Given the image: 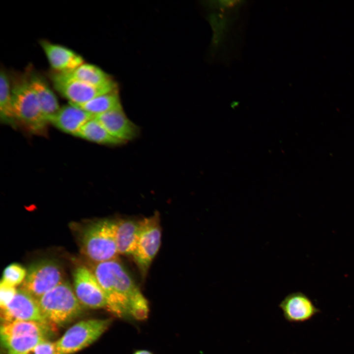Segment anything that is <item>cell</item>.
Wrapping results in <instances>:
<instances>
[{"label": "cell", "instance_id": "1", "mask_svg": "<svg viewBox=\"0 0 354 354\" xmlns=\"http://www.w3.org/2000/svg\"><path fill=\"white\" fill-rule=\"evenodd\" d=\"M90 269L102 288L107 309L118 317L130 315V309L146 300L125 266L118 258L93 263Z\"/></svg>", "mask_w": 354, "mask_h": 354}, {"label": "cell", "instance_id": "2", "mask_svg": "<svg viewBox=\"0 0 354 354\" xmlns=\"http://www.w3.org/2000/svg\"><path fill=\"white\" fill-rule=\"evenodd\" d=\"M116 225L117 220L105 219L93 222L83 229L81 239L82 252L91 262L118 259Z\"/></svg>", "mask_w": 354, "mask_h": 354}, {"label": "cell", "instance_id": "3", "mask_svg": "<svg viewBox=\"0 0 354 354\" xmlns=\"http://www.w3.org/2000/svg\"><path fill=\"white\" fill-rule=\"evenodd\" d=\"M46 320L56 326L69 323L82 312V305L68 282L63 281L37 299Z\"/></svg>", "mask_w": 354, "mask_h": 354}, {"label": "cell", "instance_id": "4", "mask_svg": "<svg viewBox=\"0 0 354 354\" xmlns=\"http://www.w3.org/2000/svg\"><path fill=\"white\" fill-rule=\"evenodd\" d=\"M12 103L16 120L31 132L43 133L48 121L43 116L37 97L29 80L23 79L11 88Z\"/></svg>", "mask_w": 354, "mask_h": 354}, {"label": "cell", "instance_id": "5", "mask_svg": "<svg viewBox=\"0 0 354 354\" xmlns=\"http://www.w3.org/2000/svg\"><path fill=\"white\" fill-rule=\"evenodd\" d=\"M110 319H89L72 325L55 342L58 354H73L97 340L108 329Z\"/></svg>", "mask_w": 354, "mask_h": 354}, {"label": "cell", "instance_id": "6", "mask_svg": "<svg viewBox=\"0 0 354 354\" xmlns=\"http://www.w3.org/2000/svg\"><path fill=\"white\" fill-rule=\"evenodd\" d=\"M161 240V229L158 213L142 219L141 231L132 255L141 275L145 277L157 253Z\"/></svg>", "mask_w": 354, "mask_h": 354}, {"label": "cell", "instance_id": "7", "mask_svg": "<svg viewBox=\"0 0 354 354\" xmlns=\"http://www.w3.org/2000/svg\"><path fill=\"white\" fill-rule=\"evenodd\" d=\"M63 276L61 268L56 261L41 260L30 266L20 288L38 299L64 281Z\"/></svg>", "mask_w": 354, "mask_h": 354}, {"label": "cell", "instance_id": "8", "mask_svg": "<svg viewBox=\"0 0 354 354\" xmlns=\"http://www.w3.org/2000/svg\"><path fill=\"white\" fill-rule=\"evenodd\" d=\"M73 278L74 291L82 305L92 309L107 308L105 294L89 268L83 266L76 267Z\"/></svg>", "mask_w": 354, "mask_h": 354}, {"label": "cell", "instance_id": "9", "mask_svg": "<svg viewBox=\"0 0 354 354\" xmlns=\"http://www.w3.org/2000/svg\"><path fill=\"white\" fill-rule=\"evenodd\" d=\"M54 88L69 100V103L78 105L86 103L100 95L115 90L113 81L100 86L63 78L56 73L52 76Z\"/></svg>", "mask_w": 354, "mask_h": 354}, {"label": "cell", "instance_id": "10", "mask_svg": "<svg viewBox=\"0 0 354 354\" xmlns=\"http://www.w3.org/2000/svg\"><path fill=\"white\" fill-rule=\"evenodd\" d=\"M0 318L2 323L18 320L48 322L41 313L37 299L21 288L17 290L11 302L0 309Z\"/></svg>", "mask_w": 354, "mask_h": 354}, {"label": "cell", "instance_id": "11", "mask_svg": "<svg viewBox=\"0 0 354 354\" xmlns=\"http://www.w3.org/2000/svg\"><path fill=\"white\" fill-rule=\"evenodd\" d=\"M94 118L112 136L125 143L133 140L139 134V127L127 117L122 107Z\"/></svg>", "mask_w": 354, "mask_h": 354}, {"label": "cell", "instance_id": "12", "mask_svg": "<svg viewBox=\"0 0 354 354\" xmlns=\"http://www.w3.org/2000/svg\"><path fill=\"white\" fill-rule=\"evenodd\" d=\"M279 307L285 319L290 323L308 321L320 312V310L314 305L311 300L300 292L288 295L279 303Z\"/></svg>", "mask_w": 354, "mask_h": 354}, {"label": "cell", "instance_id": "13", "mask_svg": "<svg viewBox=\"0 0 354 354\" xmlns=\"http://www.w3.org/2000/svg\"><path fill=\"white\" fill-rule=\"evenodd\" d=\"M40 44L51 67L57 72L69 71L84 63L83 58L68 48L45 40Z\"/></svg>", "mask_w": 354, "mask_h": 354}, {"label": "cell", "instance_id": "14", "mask_svg": "<svg viewBox=\"0 0 354 354\" xmlns=\"http://www.w3.org/2000/svg\"><path fill=\"white\" fill-rule=\"evenodd\" d=\"M92 115L69 103L59 108L48 120L59 130L75 134L88 120L94 118Z\"/></svg>", "mask_w": 354, "mask_h": 354}, {"label": "cell", "instance_id": "15", "mask_svg": "<svg viewBox=\"0 0 354 354\" xmlns=\"http://www.w3.org/2000/svg\"><path fill=\"white\" fill-rule=\"evenodd\" d=\"M142 220L125 218L117 220L116 243L119 255L132 256L135 250Z\"/></svg>", "mask_w": 354, "mask_h": 354}, {"label": "cell", "instance_id": "16", "mask_svg": "<svg viewBox=\"0 0 354 354\" xmlns=\"http://www.w3.org/2000/svg\"><path fill=\"white\" fill-rule=\"evenodd\" d=\"M56 326L48 322L18 320L2 323L0 335H36L49 339L55 334Z\"/></svg>", "mask_w": 354, "mask_h": 354}, {"label": "cell", "instance_id": "17", "mask_svg": "<svg viewBox=\"0 0 354 354\" xmlns=\"http://www.w3.org/2000/svg\"><path fill=\"white\" fill-rule=\"evenodd\" d=\"M28 80L37 97L42 113L48 122L49 119L60 108L57 98L46 83L38 75L31 74Z\"/></svg>", "mask_w": 354, "mask_h": 354}, {"label": "cell", "instance_id": "18", "mask_svg": "<svg viewBox=\"0 0 354 354\" xmlns=\"http://www.w3.org/2000/svg\"><path fill=\"white\" fill-rule=\"evenodd\" d=\"M57 73L63 78L96 86H103L113 81L101 68L89 63H84L69 71Z\"/></svg>", "mask_w": 354, "mask_h": 354}, {"label": "cell", "instance_id": "19", "mask_svg": "<svg viewBox=\"0 0 354 354\" xmlns=\"http://www.w3.org/2000/svg\"><path fill=\"white\" fill-rule=\"evenodd\" d=\"M74 136L102 145L118 146L125 143L112 136L95 118L84 124Z\"/></svg>", "mask_w": 354, "mask_h": 354}, {"label": "cell", "instance_id": "20", "mask_svg": "<svg viewBox=\"0 0 354 354\" xmlns=\"http://www.w3.org/2000/svg\"><path fill=\"white\" fill-rule=\"evenodd\" d=\"M72 105L94 117L122 107L118 95L115 90L97 96L83 104Z\"/></svg>", "mask_w": 354, "mask_h": 354}, {"label": "cell", "instance_id": "21", "mask_svg": "<svg viewBox=\"0 0 354 354\" xmlns=\"http://www.w3.org/2000/svg\"><path fill=\"white\" fill-rule=\"evenodd\" d=\"M6 73H0V118L4 123L15 126L16 118L13 109L11 89Z\"/></svg>", "mask_w": 354, "mask_h": 354}, {"label": "cell", "instance_id": "22", "mask_svg": "<svg viewBox=\"0 0 354 354\" xmlns=\"http://www.w3.org/2000/svg\"><path fill=\"white\" fill-rule=\"evenodd\" d=\"M1 343L7 351L6 354L24 352L48 339L36 335H0Z\"/></svg>", "mask_w": 354, "mask_h": 354}, {"label": "cell", "instance_id": "23", "mask_svg": "<svg viewBox=\"0 0 354 354\" xmlns=\"http://www.w3.org/2000/svg\"><path fill=\"white\" fill-rule=\"evenodd\" d=\"M27 274L26 269L20 264L13 263L4 270L1 281L16 287L23 282Z\"/></svg>", "mask_w": 354, "mask_h": 354}, {"label": "cell", "instance_id": "24", "mask_svg": "<svg viewBox=\"0 0 354 354\" xmlns=\"http://www.w3.org/2000/svg\"><path fill=\"white\" fill-rule=\"evenodd\" d=\"M17 290L15 287L8 285L2 281L0 283V309L9 304L14 297Z\"/></svg>", "mask_w": 354, "mask_h": 354}, {"label": "cell", "instance_id": "25", "mask_svg": "<svg viewBox=\"0 0 354 354\" xmlns=\"http://www.w3.org/2000/svg\"><path fill=\"white\" fill-rule=\"evenodd\" d=\"M15 354H58L55 342L46 340L30 349L21 353Z\"/></svg>", "mask_w": 354, "mask_h": 354}, {"label": "cell", "instance_id": "26", "mask_svg": "<svg viewBox=\"0 0 354 354\" xmlns=\"http://www.w3.org/2000/svg\"><path fill=\"white\" fill-rule=\"evenodd\" d=\"M133 354H152L149 351L147 350H140L135 352Z\"/></svg>", "mask_w": 354, "mask_h": 354}]
</instances>
